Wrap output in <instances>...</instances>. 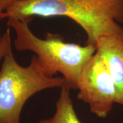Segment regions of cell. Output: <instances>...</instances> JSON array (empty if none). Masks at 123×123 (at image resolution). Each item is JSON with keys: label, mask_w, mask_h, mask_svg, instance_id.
Masks as SVG:
<instances>
[{"label": "cell", "mask_w": 123, "mask_h": 123, "mask_svg": "<svg viewBox=\"0 0 123 123\" xmlns=\"http://www.w3.org/2000/svg\"><path fill=\"white\" fill-rule=\"evenodd\" d=\"M70 90L67 85L62 87L55 114L49 119L41 120L39 123H81L75 111Z\"/></svg>", "instance_id": "6"}, {"label": "cell", "mask_w": 123, "mask_h": 123, "mask_svg": "<svg viewBox=\"0 0 123 123\" xmlns=\"http://www.w3.org/2000/svg\"><path fill=\"white\" fill-rule=\"evenodd\" d=\"M26 1V0H0V2L2 3V4L5 6L6 9L7 7L10 5L13 4V3H14L16 2H19V1Z\"/></svg>", "instance_id": "8"}, {"label": "cell", "mask_w": 123, "mask_h": 123, "mask_svg": "<svg viewBox=\"0 0 123 123\" xmlns=\"http://www.w3.org/2000/svg\"><path fill=\"white\" fill-rule=\"evenodd\" d=\"M11 50H12L11 34L10 27H8L1 37L0 41V61Z\"/></svg>", "instance_id": "7"}, {"label": "cell", "mask_w": 123, "mask_h": 123, "mask_svg": "<svg viewBox=\"0 0 123 123\" xmlns=\"http://www.w3.org/2000/svg\"><path fill=\"white\" fill-rule=\"evenodd\" d=\"M96 53L103 59L116 87V103L123 105V36L108 34L100 37Z\"/></svg>", "instance_id": "5"}, {"label": "cell", "mask_w": 123, "mask_h": 123, "mask_svg": "<svg viewBox=\"0 0 123 123\" xmlns=\"http://www.w3.org/2000/svg\"><path fill=\"white\" fill-rule=\"evenodd\" d=\"M30 20L7 18V25L15 33V48L19 51H31L36 55L40 65L47 76L62 74L71 89H77L80 74L87 61L96 52V46L66 43L56 34L47 33L44 39L39 38L29 26Z\"/></svg>", "instance_id": "2"}, {"label": "cell", "mask_w": 123, "mask_h": 123, "mask_svg": "<svg viewBox=\"0 0 123 123\" xmlns=\"http://www.w3.org/2000/svg\"><path fill=\"white\" fill-rule=\"evenodd\" d=\"M77 98L88 104L91 112L105 119L116 103L115 84L103 59L96 53L86 62L80 74Z\"/></svg>", "instance_id": "4"}, {"label": "cell", "mask_w": 123, "mask_h": 123, "mask_svg": "<svg viewBox=\"0 0 123 123\" xmlns=\"http://www.w3.org/2000/svg\"><path fill=\"white\" fill-rule=\"evenodd\" d=\"M67 85L63 77H50L44 73L36 55L23 67L10 51L0 68V123H20L23 107L29 98L41 91Z\"/></svg>", "instance_id": "3"}, {"label": "cell", "mask_w": 123, "mask_h": 123, "mask_svg": "<svg viewBox=\"0 0 123 123\" xmlns=\"http://www.w3.org/2000/svg\"><path fill=\"white\" fill-rule=\"evenodd\" d=\"M6 7L2 3H1L0 2V19H1V15H2V13H4V12L5 10ZM1 37H0V41H1Z\"/></svg>", "instance_id": "9"}, {"label": "cell", "mask_w": 123, "mask_h": 123, "mask_svg": "<svg viewBox=\"0 0 123 123\" xmlns=\"http://www.w3.org/2000/svg\"><path fill=\"white\" fill-rule=\"evenodd\" d=\"M34 16L70 18L85 31L86 44L95 46L103 35L123 36V0H26L10 5L1 19L31 21Z\"/></svg>", "instance_id": "1"}]
</instances>
